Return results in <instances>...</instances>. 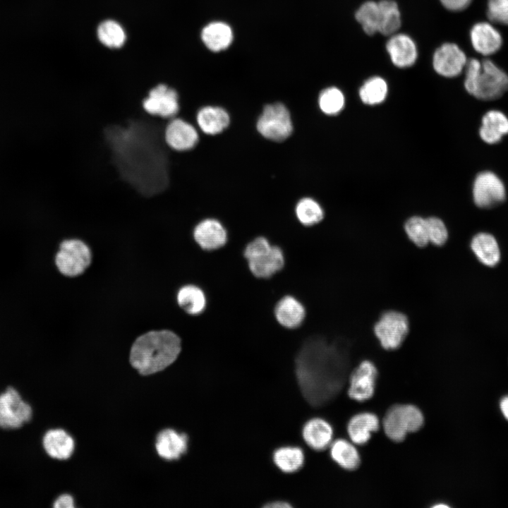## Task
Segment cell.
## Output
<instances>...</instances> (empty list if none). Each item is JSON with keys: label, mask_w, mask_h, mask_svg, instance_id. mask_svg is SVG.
<instances>
[{"label": "cell", "mask_w": 508, "mask_h": 508, "mask_svg": "<svg viewBox=\"0 0 508 508\" xmlns=\"http://www.w3.org/2000/svg\"><path fill=\"white\" fill-rule=\"evenodd\" d=\"M179 306L190 315L201 313L206 306L203 291L197 286L189 284L181 287L177 294Z\"/></svg>", "instance_id": "29"}, {"label": "cell", "mask_w": 508, "mask_h": 508, "mask_svg": "<svg viewBox=\"0 0 508 508\" xmlns=\"http://www.w3.org/2000/svg\"><path fill=\"white\" fill-rule=\"evenodd\" d=\"M423 423V415L418 407L411 404H396L387 411L382 424L390 440L401 442L408 433L420 430Z\"/></svg>", "instance_id": "6"}, {"label": "cell", "mask_w": 508, "mask_h": 508, "mask_svg": "<svg viewBox=\"0 0 508 508\" xmlns=\"http://www.w3.org/2000/svg\"><path fill=\"white\" fill-rule=\"evenodd\" d=\"M322 340L306 343L296 359L301 392L313 406H322L339 392L347 370L346 355Z\"/></svg>", "instance_id": "1"}, {"label": "cell", "mask_w": 508, "mask_h": 508, "mask_svg": "<svg viewBox=\"0 0 508 508\" xmlns=\"http://www.w3.org/2000/svg\"><path fill=\"white\" fill-rule=\"evenodd\" d=\"M97 32L101 43L109 48L122 47L126 38L123 28L113 20L102 22L97 28Z\"/></svg>", "instance_id": "32"}, {"label": "cell", "mask_w": 508, "mask_h": 508, "mask_svg": "<svg viewBox=\"0 0 508 508\" xmlns=\"http://www.w3.org/2000/svg\"><path fill=\"white\" fill-rule=\"evenodd\" d=\"M387 85L385 80L378 76L368 79L359 90L361 101L368 105L382 103L387 95Z\"/></svg>", "instance_id": "31"}, {"label": "cell", "mask_w": 508, "mask_h": 508, "mask_svg": "<svg viewBox=\"0 0 508 508\" xmlns=\"http://www.w3.org/2000/svg\"><path fill=\"white\" fill-rule=\"evenodd\" d=\"M471 248L477 258L485 265L492 267L500 260V252L497 242L490 234L479 233L474 236Z\"/></svg>", "instance_id": "25"}, {"label": "cell", "mask_w": 508, "mask_h": 508, "mask_svg": "<svg viewBox=\"0 0 508 508\" xmlns=\"http://www.w3.org/2000/svg\"><path fill=\"white\" fill-rule=\"evenodd\" d=\"M155 446L161 457L167 460L178 459L187 451L188 437L186 434L173 429H165L158 434Z\"/></svg>", "instance_id": "21"}, {"label": "cell", "mask_w": 508, "mask_h": 508, "mask_svg": "<svg viewBox=\"0 0 508 508\" xmlns=\"http://www.w3.org/2000/svg\"><path fill=\"white\" fill-rule=\"evenodd\" d=\"M193 237L203 250H214L225 245L227 233L219 221L208 218L200 221L195 226Z\"/></svg>", "instance_id": "16"}, {"label": "cell", "mask_w": 508, "mask_h": 508, "mask_svg": "<svg viewBox=\"0 0 508 508\" xmlns=\"http://www.w3.org/2000/svg\"><path fill=\"white\" fill-rule=\"evenodd\" d=\"M164 140L171 149L186 152L198 145L200 136L196 126L182 118L174 117L165 127Z\"/></svg>", "instance_id": "12"}, {"label": "cell", "mask_w": 508, "mask_h": 508, "mask_svg": "<svg viewBox=\"0 0 508 508\" xmlns=\"http://www.w3.org/2000/svg\"><path fill=\"white\" fill-rule=\"evenodd\" d=\"M470 38L475 51L485 56L496 53L502 45L500 32L488 22L476 23L471 29Z\"/></svg>", "instance_id": "15"}, {"label": "cell", "mask_w": 508, "mask_h": 508, "mask_svg": "<svg viewBox=\"0 0 508 508\" xmlns=\"http://www.w3.org/2000/svg\"><path fill=\"white\" fill-rule=\"evenodd\" d=\"M473 198L480 208H490L502 202L506 197L505 187L502 180L493 172L479 173L473 184Z\"/></svg>", "instance_id": "11"}, {"label": "cell", "mask_w": 508, "mask_h": 508, "mask_svg": "<svg viewBox=\"0 0 508 508\" xmlns=\"http://www.w3.org/2000/svg\"><path fill=\"white\" fill-rule=\"evenodd\" d=\"M73 499L69 495L59 496L54 503L55 508H73Z\"/></svg>", "instance_id": "40"}, {"label": "cell", "mask_w": 508, "mask_h": 508, "mask_svg": "<svg viewBox=\"0 0 508 508\" xmlns=\"http://www.w3.org/2000/svg\"><path fill=\"white\" fill-rule=\"evenodd\" d=\"M486 13L490 22L508 26V0H488Z\"/></svg>", "instance_id": "38"}, {"label": "cell", "mask_w": 508, "mask_h": 508, "mask_svg": "<svg viewBox=\"0 0 508 508\" xmlns=\"http://www.w3.org/2000/svg\"><path fill=\"white\" fill-rule=\"evenodd\" d=\"M442 4L448 10L459 11L468 6L472 0H440Z\"/></svg>", "instance_id": "39"}, {"label": "cell", "mask_w": 508, "mask_h": 508, "mask_svg": "<svg viewBox=\"0 0 508 508\" xmlns=\"http://www.w3.org/2000/svg\"><path fill=\"white\" fill-rule=\"evenodd\" d=\"M318 104L321 111L327 115L339 113L344 108L345 99L342 92L335 87H330L323 90L318 98Z\"/></svg>", "instance_id": "36"}, {"label": "cell", "mask_w": 508, "mask_h": 508, "mask_svg": "<svg viewBox=\"0 0 508 508\" xmlns=\"http://www.w3.org/2000/svg\"><path fill=\"white\" fill-rule=\"evenodd\" d=\"M500 409L506 419L508 420V396L504 397L500 401Z\"/></svg>", "instance_id": "42"}, {"label": "cell", "mask_w": 508, "mask_h": 508, "mask_svg": "<svg viewBox=\"0 0 508 508\" xmlns=\"http://www.w3.org/2000/svg\"><path fill=\"white\" fill-rule=\"evenodd\" d=\"M466 63L465 53L454 43H445L441 45L435 51L433 60L435 71L446 78L459 75Z\"/></svg>", "instance_id": "14"}, {"label": "cell", "mask_w": 508, "mask_h": 508, "mask_svg": "<svg viewBox=\"0 0 508 508\" xmlns=\"http://www.w3.org/2000/svg\"><path fill=\"white\" fill-rule=\"evenodd\" d=\"M296 215L304 226H313L320 222L324 212L320 205L310 198L301 199L296 206Z\"/></svg>", "instance_id": "33"}, {"label": "cell", "mask_w": 508, "mask_h": 508, "mask_svg": "<svg viewBox=\"0 0 508 508\" xmlns=\"http://www.w3.org/2000/svg\"><path fill=\"white\" fill-rule=\"evenodd\" d=\"M464 87L467 92L483 101L495 100L508 90V75L492 60L471 58L465 66Z\"/></svg>", "instance_id": "3"}, {"label": "cell", "mask_w": 508, "mask_h": 508, "mask_svg": "<svg viewBox=\"0 0 508 508\" xmlns=\"http://www.w3.org/2000/svg\"><path fill=\"white\" fill-rule=\"evenodd\" d=\"M143 109L151 116L171 119L179 111V96L177 90L165 84L152 87L142 102Z\"/></svg>", "instance_id": "9"}, {"label": "cell", "mask_w": 508, "mask_h": 508, "mask_svg": "<svg viewBox=\"0 0 508 508\" xmlns=\"http://www.w3.org/2000/svg\"><path fill=\"white\" fill-rule=\"evenodd\" d=\"M379 6L378 32L384 35L394 34L401 26V16L397 3L392 0H382Z\"/></svg>", "instance_id": "30"}, {"label": "cell", "mask_w": 508, "mask_h": 508, "mask_svg": "<svg viewBox=\"0 0 508 508\" xmlns=\"http://www.w3.org/2000/svg\"><path fill=\"white\" fill-rule=\"evenodd\" d=\"M181 349V339L173 332L151 331L135 341L130 353V362L141 375L153 374L173 363Z\"/></svg>", "instance_id": "2"}, {"label": "cell", "mask_w": 508, "mask_h": 508, "mask_svg": "<svg viewBox=\"0 0 508 508\" xmlns=\"http://www.w3.org/2000/svg\"><path fill=\"white\" fill-rule=\"evenodd\" d=\"M230 117L225 109L219 107L205 106L195 114V126L207 135H217L229 126Z\"/></svg>", "instance_id": "19"}, {"label": "cell", "mask_w": 508, "mask_h": 508, "mask_svg": "<svg viewBox=\"0 0 508 508\" xmlns=\"http://www.w3.org/2000/svg\"><path fill=\"white\" fill-rule=\"evenodd\" d=\"M404 231L414 246L424 248L429 244L425 218L417 215L409 217L404 224Z\"/></svg>", "instance_id": "34"}, {"label": "cell", "mask_w": 508, "mask_h": 508, "mask_svg": "<svg viewBox=\"0 0 508 508\" xmlns=\"http://www.w3.org/2000/svg\"><path fill=\"white\" fill-rule=\"evenodd\" d=\"M392 63L397 67L412 66L417 59V49L413 40L405 34L392 35L386 44Z\"/></svg>", "instance_id": "17"}, {"label": "cell", "mask_w": 508, "mask_h": 508, "mask_svg": "<svg viewBox=\"0 0 508 508\" xmlns=\"http://www.w3.org/2000/svg\"><path fill=\"white\" fill-rule=\"evenodd\" d=\"M329 454L332 460L340 467L348 471L356 469L360 463L359 453L349 441L338 439L329 445Z\"/></svg>", "instance_id": "27"}, {"label": "cell", "mask_w": 508, "mask_h": 508, "mask_svg": "<svg viewBox=\"0 0 508 508\" xmlns=\"http://www.w3.org/2000/svg\"><path fill=\"white\" fill-rule=\"evenodd\" d=\"M91 262V253L88 246L79 239L63 241L55 257L59 271L67 277L82 274Z\"/></svg>", "instance_id": "8"}, {"label": "cell", "mask_w": 508, "mask_h": 508, "mask_svg": "<svg viewBox=\"0 0 508 508\" xmlns=\"http://www.w3.org/2000/svg\"><path fill=\"white\" fill-rule=\"evenodd\" d=\"M256 126L263 137L277 142L286 140L293 131L290 113L279 102L267 104L264 107Z\"/></svg>", "instance_id": "7"}, {"label": "cell", "mask_w": 508, "mask_h": 508, "mask_svg": "<svg viewBox=\"0 0 508 508\" xmlns=\"http://www.w3.org/2000/svg\"><path fill=\"white\" fill-rule=\"evenodd\" d=\"M378 372L369 360L361 361L349 377V397L357 401H365L374 394Z\"/></svg>", "instance_id": "13"}, {"label": "cell", "mask_w": 508, "mask_h": 508, "mask_svg": "<svg viewBox=\"0 0 508 508\" xmlns=\"http://www.w3.org/2000/svg\"><path fill=\"white\" fill-rule=\"evenodd\" d=\"M429 244L437 247L444 246L448 239V230L445 222L439 217L425 218Z\"/></svg>", "instance_id": "37"}, {"label": "cell", "mask_w": 508, "mask_h": 508, "mask_svg": "<svg viewBox=\"0 0 508 508\" xmlns=\"http://www.w3.org/2000/svg\"><path fill=\"white\" fill-rule=\"evenodd\" d=\"M250 271L258 278H269L282 270L284 257L282 249L262 236L248 243L244 250Z\"/></svg>", "instance_id": "4"}, {"label": "cell", "mask_w": 508, "mask_h": 508, "mask_svg": "<svg viewBox=\"0 0 508 508\" xmlns=\"http://www.w3.org/2000/svg\"><path fill=\"white\" fill-rule=\"evenodd\" d=\"M380 428L378 417L373 413L362 412L354 415L347 424V433L351 442L358 445L366 444L373 433Z\"/></svg>", "instance_id": "20"}, {"label": "cell", "mask_w": 508, "mask_h": 508, "mask_svg": "<svg viewBox=\"0 0 508 508\" xmlns=\"http://www.w3.org/2000/svg\"><path fill=\"white\" fill-rule=\"evenodd\" d=\"M274 315L282 326L294 329L303 322L306 309L298 299L291 296H286L277 302L274 308Z\"/></svg>", "instance_id": "22"}, {"label": "cell", "mask_w": 508, "mask_h": 508, "mask_svg": "<svg viewBox=\"0 0 508 508\" xmlns=\"http://www.w3.org/2000/svg\"><path fill=\"white\" fill-rule=\"evenodd\" d=\"M507 134L508 118L503 112L490 110L483 115L479 129L483 141L490 145L496 144Z\"/></svg>", "instance_id": "23"}, {"label": "cell", "mask_w": 508, "mask_h": 508, "mask_svg": "<svg viewBox=\"0 0 508 508\" xmlns=\"http://www.w3.org/2000/svg\"><path fill=\"white\" fill-rule=\"evenodd\" d=\"M269 508H289L291 507V504L289 502L282 500L272 501L265 505Z\"/></svg>", "instance_id": "41"}, {"label": "cell", "mask_w": 508, "mask_h": 508, "mask_svg": "<svg viewBox=\"0 0 508 508\" xmlns=\"http://www.w3.org/2000/svg\"><path fill=\"white\" fill-rule=\"evenodd\" d=\"M32 413L31 406L13 387L0 394V428L17 429L31 419Z\"/></svg>", "instance_id": "10"}, {"label": "cell", "mask_w": 508, "mask_h": 508, "mask_svg": "<svg viewBox=\"0 0 508 508\" xmlns=\"http://www.w3.org/2000/svg\"><path fill=\"white\" fill-rule=\"evenodd\" d=\"M410 329L408 316L397 310L384 311L373 325L374 335L379 344L387 351L399 349Z\"/></svg>", "instance_id": "5"}, {"label": "cell", "mask_w": 508, "mask_h": 508, "mask_svg": "<svg viewBox=\"0 0 508 508\" xmlns=\"http://www.w3.org/2000/svg\"><path fill=\"white\" fill-rule=\"evenodd\" d=\"M201 38L209 49L219 52L230 45L233 40V33L231 28L227 24L213 22L202 29Z\"/></svg>", "instance_id": "26"}, {"label": "cell", "mask_w": 508, "mask_h": 508, "mask_svg": "<svg viewBox=\"0 0 508 508\" xmlns=\"http://www.w3.org/2000/svg\"><path fill=\"white\" fill-rule=\"evenodd\" d=\"M356 19L362 25L366 34L373 35L378 32V4L373 1L363 4L356 13Z\"/></svg>", "instance_id": "35"}, {"label": "cell", "mask_w": 508, "mask_h": 508, "mask_svg": "<svg viewBox=\"0 0 508 508\" xmlns=\"http://www.w3.org/2000/svg\"><path fill=\"white\" fill-rule=\"evenodd\" d=\"M302 437L308 447L315 451H322L331 445L333 428L327 421L313 418L304 424Z\"/></svg>", "instance_id": "18"}, {"label": "cell", "mask_w": 508, "mask_h": 508, "mask_svg": "<svg viewBox=\"0 0 508 508\" xmlns=\"http://www.w3.org/2000/svg\"><path fill=\"white\" fill-rule=\"evenodd\" d=\"M272 459L280 471L292 473L302 468L305 461V455L303 451L298 447L284 446L274 452Z\"/></svg>", "instance_id": "28"}, {"label": "cell", "mask_w": 508, "mask_h": 508, "mask_svg": "<svg viewBox=\"0 0 508 508\" xmlns=\"http://www.w3.org/2000/svg\"><path fill=\"white\" fill-rule=\"evenodd\" d=\"M42 444L45 452L52 458L66 459L74 449L73 438L62 429H53L44 435Z\"/></svg>", "instance_id": "24"}]
</instances>
